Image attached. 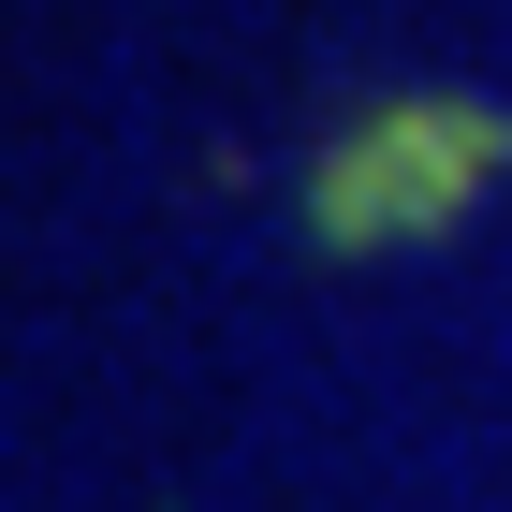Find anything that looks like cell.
I'll use <instances>...</instances> for the list:
<instances>
[{
    "label": "cell",
    "instance_id": "cell-1",
    "mask_svg": "<svg viewBox=\"0 0 512 512\" xmlns=\"http://www.w3.org/2000/svg\"><path fill=\"white\" fill-rule=\"evenodd\" d=\"M498 176H512V103H469V88H395V103L337 118L308 161H293V220H308L322 264H381V249L454 235Z\"/></svg>",
    "mask_w": 512,
    "mask_h": 512
}]
</instances>
